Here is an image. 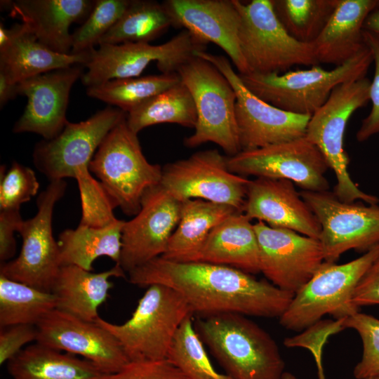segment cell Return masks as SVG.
I'll return each instance as SVG.
<instances>
[{"mask_svg":"<svg viewBox=\"0 0 379 379\" xmlns=\"http://www.w3.org/2000/svg\"><path fill=\"white\" fill-rule=\"evenodd\" d=\"M338 0H272L286 30L298 41L312 43L330 18Z\"/></svg>","mask_w":379,"mask_h":379,"instance_id":"cell-35","label":"cell"},{"mask_svg":"<svg viewBox=\"0 0 379 379\" xmlns=\"http://www.w3.org/2000/svg\"><path fill=\"white\" fill-rule=\"evenodd\" d=\"M66 187L64 180L52 181L39 195L37 213L23 220L18 230L22 239L20 254L1 264V275L51 292L61 267L59 245L53 236L52 218L55 205L64 196Z\"/></svg>","mask_w":379,"mask_h":379,"instance_id":"cell-11","label":"cell"},{"mask_svg":"<svg viewBox=\"0 0 379 379\" xmlns=\"http://www.w3.org/2000/svg\"><path fill=\"white\" fill-rule=\"evenodd\" d=\"M126 114L107 107L85 121L68 122L57 137L36 144L32 154L36 168L50 182L74 178L76 169L89 166L106 135Z\"/></svg>","mask_w":379,"mask_h":379,"instance_id":"cell-16","label":"cell"},{"mask_svg":"<svg viewBox=\"0 0 379 379\" xmlns=\"http://www.w3.org/2000/svg\"><path fill=\"white\" fill-rule=\"evenodd\" d=\"M56 309V298L44 291L0 274V326L36 325Z\"/></svg>","mask_w":379,"mask_h":379,"instance_id":"cell-33","label":"cell"},{"mask_svg":"<svg viewBox=\"0 0 379 379\" xmlns=\"http://www.w3.org/2000/svg\"><path fill=\"white\" fill-rule=\"evenodd\" d=\"M379 8V0H338L330 18L312 42L319 63L340 66L365 46L363 26Z\"/></svg>","mask_w":379,"mask_h":379,"instance_id":"cell-24","label":"cell"},{"mask_svg":"<svg viewBox=\"0 0 379 379\" xmlns=\"http://www.w3.org/2000/svg\"><path fill=\"white\" fill-rule=\"evenodd\" d=\"M190 314V307L178 292L152 284L125 323L114 324L101 317L95 322L115 337L130 361H158L166 359L179 327Z\"/></svg>","mask_w":379,"mask_h":379,"instance_id":"cell-4","label":"cell"},{"mask_svg":"<svg viewBox=\"0 0 379 379\" xmlns=\"http://www.w3.org/2000/svg\"><path fill=\"white\" fill-rule=\"evenodd\" d=\"M250 181L231 172L227 157L214 149L165 165L160 185L180 201L199 199L244 213Z\"/></svg>","mask_w":379,"mask_h":379,"instance_id":"cell-12","label":"cell"},{"mask_svg":"<svg viewBox=\"0 0 379 379\" xmlns=\"http://www.w3.org/2000/svg\"><path fill=\"white\" fill-rule=\"evenodd\" d=\"M95 1L16 0L1 1L13 18H20L36 39L49 49L61 54L72 51L69 27L88 18Z\"/></svg>","mask_w":379,"mask_h":379,"instance_id":"cell-23","label":"cell"},{"mask_svg":"<svg viewBox=\"0 0 379 379\" xmlns=\"http://www.w3.org/2000/svg\"><path fill=\"white\" fill-rule=\"evenodd\" d=\"M128 281L140 288L161 284L178 292L194 317L220 313L280 317L294 293L269 281L222 265L175 262L160 256L128 273Z\"/></svg>","mask_w":379,"mask_h":379,"instance_id":"cell-1","label":"cell"},{"mask_svg":"<svg viewBox=\"0 0 379 379\" xmlns=\"http://www.w3.org/2000/svg\"><path fill=\"white\" fill-rule=\"evenodd\" d=\"M194 326L232 379H282L285 363L277 343L247 316L227 312L194 317Z\"/></svg>","mask_w":379,"mask_h":379,"instance_id":"cell-2","label":"cell"},{"mask_svg":"<svg viewBox=\"0 0 379 379\" xmlns=\"http://www.w3.org/2000/svg\"><path fill=\"white\" fill-rule=\"evenodd\" d=\"M23 221L20 210L0 211V260L1 263L13 257L16 250L14 232Z\"/></svg>","mask_w":379,"mask_h":379,"instance_id":"cell-45","label":"cell"},{"mask_svg":"<svg viewBox=\"0 0 379 379\" xmlns=\"http://www.w3.org/2000/svg\"><path fill=\"white\" fill-rule=\"evenodd\" d=\"M363 36L365 45L372 54L374 74L369 86L371 109L362 120L357 132L356 138L359 142L366 141L372 136L379 134V34L363 30Z\"/></svg>","mask_w":379,"mask_h":379,"instance_id":"cell-41","label":"cell"},{"mask_svg":"<svg viewBox=\"0 0 379 379\" xmlns=\"http://www.w3.org/2000/svg\"><path fill=\"white\" fill-rule=\"evenodd\" d=\"M10 31L9 44L0 49V71L15 84L74 65H85L89 59L90 52L61 54L49 49L25 23L13 25Z\"/></svg>","mask_w":379,"mask_h":379,"instance_id":"cell-25","label":"cell"},{"mask_svg":"<svg viewBox=\"0 0 379 379\" xmlns=\"http://www.w3.org/2000/svg\"><path fill=\"white\" fill-rule=\"evenodd\" d=\"M207 44L185 29L160 45L149 43L102 44L90 52L84 65L87 72L81 77L87 87L114 79L140 77L154 61L161 73L177 72Z\"/></svg>","mask_w":379,"mask_h":379,"instance_id":"cell-10","label":"cell"},{"mask_svg":"<svg viewBox=\"0 0 379 379\" xmlns=\"http://www.w3.org/2000/svg\"><path fill=\"white\" fill-rule=\"evenodd\" d=\"M232 206L199 199L182 201L180 218L161 255L175 262H195L211 232L231 215Z\"/></svg>","mask_w":379,"mask_h":379,"instance_id":"cell-28","label":"cell"},{"mask_svg":"<svg viewBox=\"0 0 379 379\" xmlns=\"http://www.w3.org/2000/svg\"><path fill=\"white\" fill-rule=\"evenodd\" d=\"M340 321L343 329H354L361 340L362 356L354 368V378L379 375V319L357 312Z\"/></svg>","mask_w":379,"mask_h":379,"instance_id":"cell-39","label":"cell"},{"mask_svg":"<svg viewBox=\"0 0 379 379\" xmlns=\"http://www.w3.org/2000/svg\"><path fill=\"white\" fill-rule=\"evenodd\" d=\"M372 62V54L366 46L355 56L332 69L316 65L307 69L283 73L239 75L244 86L261 100L286 112L312 115L337 86L365 77Z\"/></svg>","mask_w":379,"mask_h":379,"instance_id":"cell-3","label":"cell"},{"mask_svg":"<svg viewBox=\"0 0 379 379\" xmlns=\"http://www.w3.org/2000/svg\"><path fill=\"white\" fill-rule=\"evenodd\" d=\"M125 222L118 220L102 228L79 225L74 230L62 232L58 241L61 266L72 265L91 271L93 262L101 256L109 257L119 263Z\"/></svg>","mask_w":379,"mask_h":379,"instance_id":"cell-30","label":"cell"},{"mask_svg":"<svg viewBox=\"0 0 379 379\" xmlns=\"http://www.w3.org/2000/svg\"><path fill=\"white\" fill-rule=\"evenodd\" d=\"M173 26L162 3L133 0L114 25L100 39L102 44L149 43Z\"/></svg>","mask_w":379,"mask_h":379,"instance_id":"cell-32","label":"cell"},{"mask_svg":"<svg viewBox=\"0 0 379 379\" xmlns=\"http://www.w3.org/2000/svg\"><path fill=\"white\" fill-rule=\"evenodd\" d=\"M379 255V245L344 264L324 262L311 279L296 293L279 318L286 329L301 331L326 314L341 319L359 312L352 303L353 293Z\"/></svg>","mask_w":379,"mask_h":379,"instance_id":"cell-9","label":"cell"},{"mask_svg":"<svg viewBox=\"0 0 379 379\" xmlns=\"http://www.w3.org/2000/svg\"><path fill=\"white\" fill-rule=\"evenodd\" d=\"M320 227L324 261L335 262L350 250L366 253L379 245V206L340 200L327 191L300 192Z\"/></svg>","mask_w":379,"mask_h":379,"instance_id":"cell-14","label":"cell"},{"mask_svg":"<svg viewBox=\"0 0 379 379\" xmlns=\"http://www.w3.org/2000/svg\"><path fill=\"white\" fill-rule=\"evenodd\" d=\"M81 202V218L79 225L95 228H102L116 222L113 213L118 207L114 200L101 182L95 179L88 166L75 171Z\"/></svg>","mask_w":379,"mask_h":379,"instance_id":"cell-37","label":"cell"},{"mask_svg":"<svg viewBox=\"0 0 379 379\" xmlns=\"http://www.w3.org/2000/svg\"><path fill=\"white\" fill-rule=\"evenodd\" d=\"M7 370L13 379H100L105 374L85 359L37 343L9 360Z\"/></svg>","mask_w":379,"mask_h":379,"instance_id":"cell-29","label":"cell"},{"mask_svg":"<svg viewBox=\"0 0 379 379\" xmlns=\"http://www.w3.org/2000/svg\"><path fill=\"white\" fill-rule=\"evenodd\" d=\"M88 168L128 215L139 212L144 192L159 185L162 176V168L145 158L138 134L128 127L126 117L106 135Z\"/></svg>","mask_w":379,"mask_h":379,"instance_id":"cell-8","label":"cell"},{"mask_svg":"<svg viewBox=\"0 0 379 379\" xmlns=\"http://www.w3.org/2000/svg\"><path fill=\"white\" fill-rule=\"evenodd\" d=\"M195 262L230 266L251 274L260 272L259 248L254 224L237 212L209 234Z\"/></svg>","mask_w":379,"mask_h":379,"instance_id":"cell-27","label":"cell"},{"mask_svg":"<svg viewBox=\"0 0 379 379\" xmlns=\"http://www.w3.org/2000/svg\"><path fill=\"white\" fill-rule=\"evenodd\" d=\"M100 379H189L167 359L130 361L121 370L104 374Z\"/></svg>","mask_w":379,"mask_h":379,"instance_id":"cell-42","label":"cell"},{"mask_svg":"<svg viewBox=\"0 0 379 379\" xmlns=\"http://www.w3.org/2000/svg\"><path fill=\"white\" fill-rule=\"evenodd\" d=\"M370 82L365 77L337 86L326 102L311 115L305 133V137L318 148L335 174L334 194L345 202L361 200L368 204L379 203L377 197L361 191L351 179L350 159L344 147L345 128L350 117L369 101Z\"/></svg>","mask_w":379,"mask_h":379,"instance_id":"cell-5","label":"cell"},{"mask_svg":"<svg viewBox=\"0 0 379 379\" xmlns=\"http://www.w3.org/2000/svg\"><path fill=\"white\" fill-rule=\"evenodd\" d=\"M84 67L77 64L20 82L18 93L27 98V104L13 126V133H34L46 140L57 137L69 122L66 111L70 91L83 75Z\"/></svg>","mask_w":379,"mask_h":379,"instance_id":"cell-20","label":"cell"},{"mask_svg":"<svg viewBox=\"0 0 379 379\" xmlns=\"http://www.w3.org/2000/svg\"><path fill=\"white\" fill-rule=\"evenodd\" d=\"M182 201L172 197L161 185L143 194L139 212L126 221L121 235L119 265L125 272L161 256L175 230Z\"/></svg>","mask_w":379,"mask_h":379,"instance_id":"cell-18","label":"cell"},{"mask_svg":"<svg viewBox=\"0 0 379 379\" xmlns=\"http://www.w3.org/2000/svg\"><path fill=\"white\" fill-rule=\"evenodd\" d=\"M128 0H97L83 24L72 34L71 53L91 52L128 7Z\"/></svg>","mask_w":379,"mask_h":379,"instance_id":"cell-38","label":"cell"},{"mask_svg":"<svg viewBox=\"0 0 379 379\" xmlns=\"http://www.w3.org/2000/svg\"><path fill=\"white\" fill-rule=\"evenodd\" d=\"M352 303L359 309L362 306L379 305V255L357 284Z\"/></svg>","mask_w":379,"mask_h":379,"instance_id":"cell-44","label":"cell"},{"mask_svg":"<svg viewBox=\"0 0 379 379\" xmlns=\"http://www.w3.org/2000/svg\"><path fill=\"white\" fill-rule=\"evenodd\" d=\"M363 29L379 34V8L371 12L366 18Z\"/></svg>","mask_w":379,"mask_h":379,"instance_id":"cell-47","label":"cell"},{"mask_svg":"<svg viewBox=\"0 0 379 379\" xmlns=\"http://www.w3.org/2000/svg\"><path fill=\"white\" fill-rule=\"evenodd\" d=\"M282 379H298L293 374L289 372H284Z\"/></svg>","mask_w":379,"mask_h":379,"instance_id":"cell-49","label":"cell"},{"mask_svg":"<svg viewBox=\"0 0 379 379\" xmlns=\"http://www.w3.org/2000/svg\"><path fill=\"white\" fill-rule=\"evenodd\" d=\"M228 79L236 95V119L241 151L282 143L305 136L311 115L284 111L261 100L243 84L224 55L198 51Z\"/></svg>","mask_w":379,"mask_h":379,"instance_id":"cell-13","label":"cell"},{"mask_svg":"<svg viewBox=\"0 0 379 379\" xmlns=\"http://www.w3.org/2000/svg\"><path fill=\"white\" fill-rule=\"evenodd\" d=\"M319 379H326L324 368L317 369ZM366 379H379V375L372 376Z\"/></svg>","mask_w":379,"mask_h":379,"instance_id":"cell-48","label":"cell"},{"mask_svg":"<svg viewBox=\"0 0 379 379\" xmlns=\"http://www.w3.org/2000/svg\"><path fill=\"white\" fill-rule=\"evenodd\" d=\"M181 81L178 72L114 79L87 87L86 94L126 114Z\"/></svg>","mask_w":379,"mask_h":379,"instance_id":"cell-34","label":"cell"},{"mask_svg":"<svg viewBox=\"0 0 379 379\" xmlns=\"http://www.w3.org/2000/svg\"><path fill=\"white\" fill-rule=\"evenodd\" d=\"M162 4L173 26L183 27L206 44H215L239 74L250 73L239 48L240 15L233 0H166Z\"/></svg>","mask_w":379,"mask_h":379,"instance_id":"cell-21","label":"cell"},{"mask_svg":"<svg viewBox=\"0 0 379 379\" xmlns=\"http://www.w3.org/2000/svg\"><path fill=\"white\" fill-rule=\"evenodd\" d=\"M36 343L85 359L104 373L130 362L115 337L96 322L54 309L36 325Z\"/></svg>","mask_w":379,"mask_h":379,"instance_id":"cell-19","label":"cell"},{"mask_svg":"<svg viewBox=\"0 0 379 379\" xmlns=\"http://www.w3.org/2000/svg\"><path fill=\"white\" fill-rule=\"evenodd\" d=\"M18 84L12 82L7 76L0 71V106L1 108L18 93Z\"/></svg>","mask_w":379,"mask_h":379,"instance_id":"cell-46","label":"cell"},{"mask_svg":"<svg viewBox=\"0 0 379 379\" xmlns=\"http://www.w3.org/2000/svg\"><path fill=\"white\" fill-rule=\"evenodd\" d=\"M36 325L15 324L1 327L0 331V363L3 364L16 356L23 346L36 341Z\"/></svg>","mask_w":379,"mask_h":379,"instance_id":"cell-43","label":"cell"},{"mask_svg":"<svg viewBox=\"0 0 379 379\" xmlns=\"http://www.w3.org/2000/svg\"><path fill=\"white\" fill-rule=\"evenodd\" d=\"M125 277L126 272L118 263L99 273L76 265H62L51 291L56 298V309L95 322L100 317L98 308L106 301L113 286L109 279Z\"/></svg>","mask_w":379,"mask_h":379,"instance_id":"cell-26","label":"cell"},{"mask_svg":"<svg viewBox=\"0 0 379 379\" xmlns=\"http://www.w3.org/2000/svg\"><path fill=\"white\" fill-rule=\"evenodd\" d=\"M196 107L194 132L185 145L197 147L211 142L232 157L241 151L236 119L237 95L228 79L212 63L197 55L177 71Z\"/></svg>","mask_w":379,"mask_h":379,"instance_id":"cell-6","label":"cell"},{"mask_svg":"<svg viewBox=\"0 0 379 379\" xmlns=\"http://www.w3.org/2000/svg\"><path fill=\"white\" fill-rule=\"evenodd\" d=\"M295 184L284 179L256 178L251 180L244 213L252 220L284 228L318 239L320 225Z\"/></svg>","mask_w":379,"mask_h":379,"instance_id":"cell-22","label":"cell"},{"mask_svg":"<svg viewBox=\"0 0 379 379\" xmlns=\"http://www.w3.org/2000/svg\"><path fill=\"white\" fill-rule=\"evenodd\" d=\"M254 228L260 272L281 290L296 293L324 262L319 239L261 221L255 223Z\"/></svg>","mask_w":379,"mask_h":379,"instance_id":"cell-17","label":"cell"},{"mask_svg":"<svg viewBox=\"0 0 379 379\" xmlns=\"http://www.w3.org/2000/svg\"><path fill=\"white\" fill-rule=\"evenodd\" d=\"M0 178V211L20 210L39 188L34 171L15 161L7 171L5 166H1Z\"/></svg>","mask_w":379,"mask_h":379,"instance_id":"cell-40","label":"cell"},{"mask_svg":"<svg viewBox=\"0 0 379 379\" xmlns=\"http://www.w3.org/2000/svg\"><path fill=\"white\" fill-rule=\"evenodd\" d=\"M230 171L241 176L284 179L304 191L329 188L325 174L329 168L318 148L305 136L227 157Z\"/></svg>","mask_w":379,"mask_h":379,"instance_id":"cell-15","label":"cell"},{"mask_svg":"<svg viewBox=\"0 0 379 379\" xmlns=\"http://www.w3.org/2000/svg\"><path fill=\"white\" fill-rule=\"evenodd\" d=\"M197 120L193 98L182 81L149 98L126 114L127 124L136 134L145 128L164 123L194 128Z\"/></svg>","mask_w":379,"mask_h":379,"instance_id":"cell-31","label":"cell"},{"mask_svg":"<svg viewBox=\"0 0 379 379\" xmlns=\"http://www.w3.org/2000/svg\"><path fill=\"white\" fill-rule=\"evenodd\" d=\"M233 3L240 15L239 48L250 73H283L295 65L319 64L313 44L298 41L286 30L272 0Z\"/></svg>","mask_w":379,"mask_h":379,"instance_id":"cell-7","label":"cell"},{"mask_svg":"<svg viewBox=\"0 0 379 379\" xmlns=\"http://www.w3.org/2000/svg\"><path fill=\"white\" fill-rule=\"evenodd\" d=\"M166 359L189 379H232L213 366L204 344L194 326V316L188 315L179 327Z\"/></svg>","mask_w":379,"mask_h":379,"instance_id":"cell-36","label":"cell"}]
</instances>
